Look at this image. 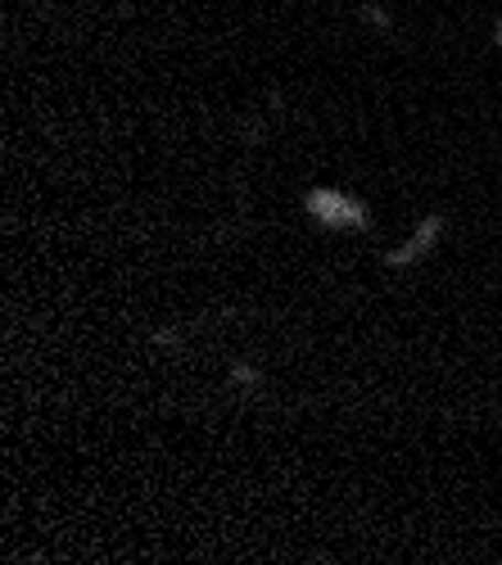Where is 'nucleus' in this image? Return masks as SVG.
<instances>
[{"mask_svg": "<svg viewBox=\"0 0 502 565\" xmlns=\"http://www.w3.org/2000/svg\"><path fill=\"white\" fill-rule=\"evenodd\" d=\"M303 209L327 226H353V231L367 226V209H362L353 195H340V191H308Z\"/></svg>", "mask_w": 502, "mask_h": 565, "instance_id": "nucleus-1", "label": "nucleus"}, {"mask_svg": "<svg viewBox=\"0 0 502 565\" xmlns=\"http://www.w3.org/2000/svg\"><path fill=\"white\" fill-rule=\"evenodd\" d=\"M439 226H444L439 217L421 222V226H417V235H413V241H407L403 249H394V254H389V267H407V263H417L421 254H430V249H435V241H439Z\"/></svg>", "mask_w": 502, "mask_h": 565, "instance_id": "nucleus-2", "label": "nucleus"}, {"mask_svg": "<svg viewBox=\"0 0 502 565\" xmlns=\"http://www.w3.org/2000/svg\"><path fill=\"white\" fill-rule=\"evenodd\" d=\"M493 41H502V23H498V28H493Z\"/></svg>", "mask_w": 502, "mask_h": 565, "instance_id": "nucleus-3", "label": "nucleus"}]
</instances>
